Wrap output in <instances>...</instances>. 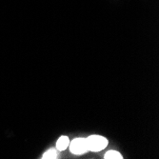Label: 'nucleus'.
<instances>
[{
  "mask_svg": "<svg viewBox=\"0 0 159 159\" xmlns=\"http://www.w3.org/2000/svg\"><path fill=\"white\" fill-rule=\"evenodd\" d=\"M70 152L76 155H81L89 152L88 146H87L86 138H75L73 141H70Z\"/></svg>",
  "mask_w": 159,
  "mask_h": 159,
  "instance_id": "2",
  "label": "nucleus"
},
{
  "mask_svg": "<svg viewBox=\"0 0 159 159\" xmlns=\"http://www.w3.org/2000/svg\"><path fill=\"white\" fill-rule=\"evenodd\" d=\"M70 145V138L66 135H62L56 141V149L58 151H65L69 148Z\"/></svg>",
  "mask_w": 159,
  "mask_h": 159,
  "instance_id": "3",
  "label": "nucleus"
},
{
  "mask_svg": "<svg viewBox=\"0 0 159 159\" xmlns=\"http://www.w3.org/2000/svg\"><path fill=\"white\" fill-rule=\"evenodd\" d=\"M43 159H55L57 158V152L54 149H50L47 152H45L42 155Z\"/></svg>",
  "mask_w": 159,
  "mask_h": 159,
  "instance_id": "5",
  "label": "nucleus"
},
{
  "mask_svg": "<svg viewBox=\"0 0 159 159\" xmlns=\"http://www.w3.org/2000/svg\"><path fill=\"white\" fill-rule=\"evenodd\" d=\"M105 159H122L123 155L117 152V151H114V150H111L109 152H107L104 155Z\"/></svg>",
  "mask_w": 159,
  "mask_h": 159,
  "instance_id": "4",
  "label": "nucleus"
},
{
  "mask_svg": "<svg viewBox=\"0 0 159 159\" xmlns=\"http://www.w3.org/2000/svg\"><path fill=\"white\" fill-rule=\"evenodd\" d=\"M86 142H87V146H88L89 151L94 152L104 150L109 144V141L106 137L97 135V134H93L89 137H87Z\"/></svg>",
  "mask_w": 159,
  "mask_h": 159,
  "instance_id": "1",
  "label": "nucleus"
}]
</instances>
